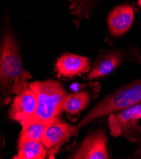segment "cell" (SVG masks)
I'll list each match as a JSON object with an SVG mask.
<instances>
[{
    "instance_id": "7c38bea8",
    "label": "cell",
    "mask_w": 141,
    "mask_h": 159,
    "mask_svg": "<svg viewBox=\"0 0 141 159\" xmlns=\"http://www.w3.org/2000/svg\"><path fill=\"white\" fill-rule=\"evenodd\" d=\"M90 102V95L87 91L68 94L64 102V110L70 114H76L85 109Z\"/></svg>"
},
{
    "instance_id": "5bb4252c",
    "label": "cell",
    "mask_w": 141,
    "mask_h": 159,
    "mask_svg": "<svg viewBox=\"0 0 141 159\" xmlns=\"http://www.w3.org/2000/svg\"><path fill=\"white\" fill-rule=\"evenodd\" d=\"M138 3H139V7L141 8V0H138Z\"/></svg>"
},
{
    "instance_id": "5b68a950",
    "label": "cell",
    "mask_w": 141,
    "mask_h": 159,
    "mask_svg": "<svg viewBox=\"0 0 141 159\" xmlns=\"http://www.w3.org/2000/svg\"><path fill=\"white\" fill-rule=\"evenodd\" d=\"M38 98L36 93L30 88H27L17 94L9 111L10 119L22 121L32 117L37 110Z\"/></svg>"
},
{
    "instance_id": "3957f363",
    "label": "cell",
    "mask_w": 141,
    "mask_h": 159,
    "mask_svg": "<svg viewBox=\"0 0 141 159\" xmlns=\"http://www.w3.org/2000/svg\"><path fill=\"white\" fill-rule=\"evenodd\" d=\"M138 103H141V79L119 89L102 100L76 125L77 131L93 120Z\"/></svg>"
},
{
    "instance_id": "9c48e42d",
    "label": "cell",
    "mask_w": 141,
    "mask_h": 159,
    "mask_svg": "<svg viewBox=\"0 0 141 159\" xmlns=\"http://www.w3.org/2000/svg\"><path fill=\"white\" fill-rule=\"evenodd\" d=\"M125 55L121 50L106 53L94 65L87 75V79H95L110 75L123 60Z\"/></svg>"
},
{
    "instance_id": "ba28073f",
    "label": "cell",
    "mask_w": 141,
    "mask_h": 159,
    "mask_svg": "<svg viewBox=\"0 0 141 159\" xmlns=\"http://www.w3.org/2000/svg\"><path fill=\"white\" fill-rule=\"evenodd\" d=\"M90 60L87 57L65 54L56 61V69L58 73L64 77H73L87 72L90 68Z\"/></svg>"
},
{
    "instance_id": "30bf717a",
    "label": "cell",
    "mask_w": 141,
    "mask_h": 159,
    "mask_svg": "<svg viewBox=\"0 0 141 159\" xmlns=\"http://www.w3.org/2000/svg\"><path fill=\"white\" fill-rule=\"evenodd\" d=\"M77 132L76 126L61 121L57 122L46 129L42 143L46 148H51L64 143Z\"/></svg>"
},
{
    "instance_id": "52a82bcc",
    "label": "cell",
    "mask_w": 141,
    "mask_h": 159,
    "mask_svg": "<svg viewBox=\"0 0 141 159\" xmlns=\"http://www.w3.org/2000/svg\"><path fill=\"white\" fill-rule=\"evenodd\" d=\"M134 19L132 7L127 4L118 5L109 13L107 19L109 33L118 37L127 33Z\"/></svg>"
},
{
    "instance_id": "8992f818",
    "label": "cell",
    "mask_w": 141,
    "mask_h": 159,
    "mask_svg": "<svg viewBox=\"0 0 141 159\" xmlns=\"http://www.w3.org/2000/svg\"><path fill=\"white\" fill-rule=\"evenodd\" d=\"M140 119H141V103L110 114L108 124L112 135L117 137L125 134L134 127Z\"/></svg>"
},
{
    "instance_id": "277c9868",
    "label": "cell",
    "mask_w": 141,
    "mask_h": 159,
    "mask_svg": "<svg viewBox=\"0 0 141 159\" xmlns=\"http://www.w3.org/2000/svg\"><path fill=\"white\" fill-rule=\"evenodd\" d=\"M108 157L106 133L101 129L89 134L72 156L75 159H107Z\"/></svg>"
},
{
    "instance_id": "8fae6325",
    "label": "cell",
    "mask_w": 141,
    "mask_h": 159,
    "mask_svg": "<svg viewBox=\"0 0 141 159\" xmlns=\"http://www.w3.org/2000/svg\"><path fill=\"white\" fill-rule=\"evenodd\" d=\"M47 155L46 147L42 142L19 141L18 154L14 158L43 159Z\"/></svg>"
},
{
    "instance_id": "6da1fadb",
    "label": "cell",
    "mask_w": 141,
    "mask_h": 159,
    "mask_svg": "<svg viewBox=\"0 0 141 159\" xmlns=\"http://www.w3.org/2000/svg\"><path fill=\"white\" fill-rule=\"evenodd\" d=\"M0 84L3 102L8 104L13 94H18L29 86L31 75L23 66L18 44L10 29H5L1 45Z\"/></svg>"
},
{
    "instance_id": "7a4b0ae2",
    "label": "cell",
    "mask_w": 141,
    "mask_h": 159,
    "mask_svg": "<svg viewBox=\"0 0 141 159\" xmlns=\"http://www.w3.org/2000/svg\"><path fill=\"white\" fill-rule=\"evenodd\" d=\"M29 88L33 89L38 98L36 112L20 122L22 126L38 122L52 121L59 119L67 93L60 83L55 80L36 81L30 83Z\"/></svg>"
},
{
    "instance_id": "4fadbf2b",
    "label": "cell",
    "mask_w": 141,
    "mask_h": 159,
    "mask_svg": "<svg viewBox=\"0 0 141 159\" xmlns=\"http://www.w3.org/2000/svg\"><path fill=\"white\" fill-rule=\"evenodd\" d=\"M61 121L59 119L52 121L31 123L24 126L20 133L19 141H36L42 142V138L46 129L55 122Z\"/></svg>"
}]
</instances>
